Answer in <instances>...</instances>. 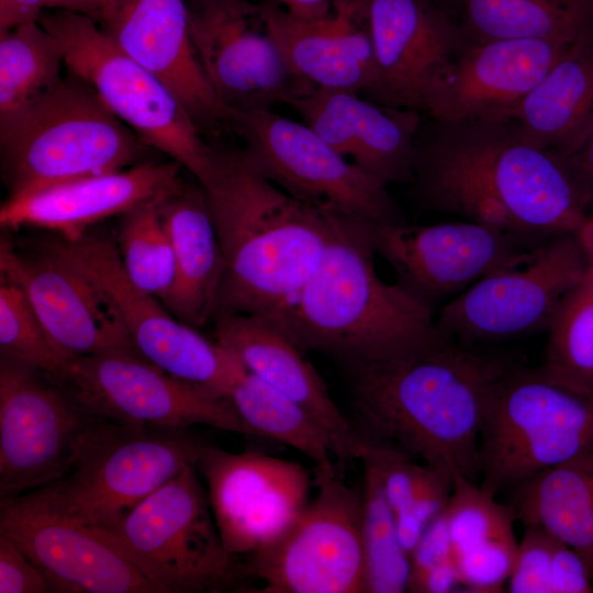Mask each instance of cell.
<instances>
[{"mask_svg": "<svg viewBox=\"0 0 593 593\" xmlns=\"http://www.w3.org/2000/svg\"><path fill=\"white\" fill-rule=\"evenodd\" d=\"M412 183L428 210L500 230L529 248L575 234L590 209L559 154L513 120L423 119Z\"/></svg>", "mask_w": 593, "mask_h": 593, "instance_id": "6da1fadb", "label": "cell"}, {"mask_svg": "<svg viewBox=\"0 0 593 593\" xmlns=\"http://www.w3.org/2000/svg\"><path fill=\"white\" fill-rule=\"evenodd\" d=\"M473 347L449 338L407 359L346 368L359 416L387 445L473 480L485 410L511 365Z\"/></svg>", "mask_w": 593, "mask_h": 593, "instance_id": "7a4b0ae2", "label": "cell"}, {"mask_svg": "<svg viewBox=\"0 0 593 593\" xmlns=\"http://www.w3.org/2000/svg\"><path fill=\"white\" fill-rule=\"evenodd\" d=\"M370 225L332 212L320 265L275 317L306 351L327 355L345 368L407 359L450 338L439 329L434 310L379 277Z\"/></svg>", "mask_w": 593, "mask_h": 593, "instance_id": "3957f363", "label": "cell"}, {"mask_svg": "<svg viewBox=\"0 0 593 593\" xmlns=\"http://www.w3.org/2000/svg\"><path fill=\"white\" fill-rule=\"evenodd\" d=\"M203 188L225 259L215 315L279 316L320 265L332 212L288 194L240 149H220L217 171Z\"/></svg>", "mask_w": 593, "mask_h": 593, "instance_id": "277c9868", "label": "cell"}, {"mask_svg": "<svg viewBox=\"0 0 593 593\" xmlns=\"http://www.w3.org/2000/svg\"><path fill=\"white\" fill-rule=\"evenodd\" d=\"M154 149L99 94L67 71L46 92L0 122L8 198L145 163Z\"/></svg>", "mask_w": 593, "mask_h": 593, "instance_id": "5b68a950", "label": "cell"}, {"mask_svg": "<svg viewBox=\"0 0 593 593\" xmlns=\"http://www.w3.org/2000/svg\"><path fill=\"white\" fill-rule=\"evenodd\" d=\"M204 446L186 428L96 417L68 469L19 496L58 516L110 530L187 465L195 463Z\"/></svg>", "mask_w": 593, "mask_h": 593, "instance_id": "8992f818", "label": "cell"}, {"mask_svg": "<svg viewBox=\"0 0 593 593\" xmlns=\"http://www.w3.org/2000/svg\"><path fill=\"white\" fill-rule=\"evenodd\" d=\"M593 451V392L536 369L510 365L483 417L480 486L496 495Z\"/></svg>", "mask_w": 593, "mask_h": 593, "instance_id": "52a82bcc", "label": "cell"}, {"mask_svg": "<svg viewBox=\"0 0 593 593\" xmlns=\"http://www.w3.org/2000/svg\"><path fill=\"white\" fill-rule=\"evenodd\" d=\"M40 24L55 38L68 72L82 79L148 146L205 187L216 174L220 148L206 141L181 102L135 61L91 18L44 12Z\"/></svg>", "mask_w": 593, "mask_h": 593, "instance_id": "ba28073f", "label": "cell"}, {"mask_svg": "<svg viewBox=\"0 0 593 593\" xmlns=\"http://www.w3.org/2000/svg\"><path fill=\"white\" fill-rule=\"evenodd\" d=\"M37 245L87 279L143 358L212 398L228 400L244 366L136 287L124 271L115 243L85 234L76 239L55 235Z\"/></svg>", "mask_w": 593, "mask_h": 593, "instance_id": "9c48e42d", "label": "cell"}, {"mask_svg": "<svg viewBox=\"0 0 593 593\" xmlns=\"http://www.w3.org/2000/svg\"><path fill=\"white\" fill-rule=\"evenodd\" d=\"M159 593L215 592L233 579L195 463L139 502L103 530Z\"/></svg>", "mask_w": 593, "mask_h": 593, "instance_id": "30bf717a", "label": "cell"}, {"mask_svg": "<svg viewBox=\"0 0 593 593\" xmlns=\"http://www.w3.org/2000/svg\"><path fill=\"white\" fill-rule=\"evenodd\" d=\"M240 153L259 175L293 198L371 222H403L388 186L336 152L305 123L271 110L227 113Z\"/></svg>", "mask_w": 593, "mask_h": 593, "instance_id": "8fae6325", "label": "cell"}, {"mask_svg": "<svg viewBox=\"0 0 593 593\" xmlns=\"http://www.w3.org/2000/svg\"><path fill=\"white\" fill-rule=\"evenodd\" d=\"M589 265L575 234L555 237L443 304L436 323L446 336L470 346L548 331Z\"/></svg>", "mask_w": 593, "mask_h": 593, "instance_id": "7c38bea8", "label": "cell"}, {"mask_svg": "<svg viewBox=\"0 0 593 593\" xmlns=\"http://www.w3.org/2000/svg\"><path fill=\"white\" fill-rule=\"evenodd\" d=\"M317 494L272 545L251 555L260 593L367 592L362 493L338 471L315 474Z\"/></svg>", "mask_w": 593, "mask_h": 593, "instance_id": "4fadbf2b", "label": "cell"}, {"mask_svg": "<svg viewBox=\"0 0 593 593\" xmlns=\"http://www.w3.org/2000/svg\"><path fill=\"white\" fill-rule=\"evenodd\" d=\"M48 376L98 418L165 428L205 425L245 433L230 400L212 398L169 376L136 351L72 357Z\"/></svg>", "mask_w": 593, "mask_h": 593, "instance_id": "5bb4252c", "label": "cell"}, {"mask_svg": "<svg viewBox=\"0 0 593 593\" xmlns=\"http://www.w3.org/2000/svg\"><path fill=\"white\" fill-rule=\"evenodd\" d=\"M94 419L47 373L1 355V500L58 479Z\"/></svg>", "mask_w": 593, "mask_h": 593, "instance_id": "9a60e30c", "label": "cell"}, {"mask_svg": "<svg viewBox=\"0 0 593 593\" xmlns=\"http://www.w3.org/2000/svg\"><path fill=\"white\" fill-rule=\"evenodd\" d=\"M188 7L199 59L226 113L290 105L314 89L290 68L266 27L260 3L199 0Z\"/></svg>", "mask_w": 593, "mask_h": 593, "instance_id": "2e32d148", "label": "cell"}, {"mask_svg": "<svg viewBox=\"0 0 593 593\" xmlns=\"http://www.w3.org/2000/svg\"><path fill=\"white\" fill-rule=\"evenodd\" d=\"M370 227L374 250L391 266L396 283L435 312L483 277L523 262L535 249L468 220L371 222Z\"/></svg>", "mask_w": 593, "mask_h": 593, "instance_id": "e0dca14e", "label": "cell"}, {"mask_svg": "<svg viewBox=\"0 0 593 593\" xmlns=\"http://www.w3.org/2000/svg\"><path fill=\"white\" fill-rule=\"evenodd\" d=\"M195 467L224 549L254 555L277 541L307 505L310 477L298 462L204 446Z\"/></svg>", "mask_w": 593, "mask_h": 593, "instance_id": "ac0fdd59", "label": "cell"}, {"mask_svg": "<svg viewBox=\"0 0 593 593\" xmlns=\"http://www.w3.org/2000/svg\"><path fill=\"white\" fill-rule=\"evenodd\" d=\"M372 44L376 76L365 98L425 114L427 93L467 40L432 0H351Z\"/></svg>", "mask_w": 593, "mask_h": 593, "instance_id": "d6986e66", "label": "cell"}, {"mask_svg": "<svg viewBox=\"0 0 593 593\" xmlns=\"http://www.w3.org/2000/svg\"><path fill=\"white\" fill-rule=\"evenodd\" d=\"M0 534L37 566L52 592L159 593L103 530L21 496L1 500Z\"/></svg>", "mask_w": 593, "mask_h": 593, "instance_id": "ffe728a7", "label": "cell"}, {"mask_svg": "<svg viewBox=\"0 0 593 593\" xmlns=\"http://www.w3.org/2000/svg\"><path fill=\"white\" fill-rule=\"evenodd\" d=\"M570 44L541 40L467 41L433 82L425 114L451 122L511 120Z\"/></svg>", "mask_w": 593, "mask_h": 593, "instance_id": "44dd1931", "label": "cell"}, {"mask_svg": "<svg viewBox=\"0 0 593 593\" xmlns=\"http://www.w3.org/2000/svg\"><path fill=\"white\" fill-rule=\"evenodd\" d=\"M100 26L181 102L206 137L228 127L192 41L188 0H118Z\"/></svg>", "mask_w": 593, "mask_h": 593, "instance_id": "7402d4cb", "label": "cell"}, {"mask_svg": "<svg viewBox=\"0 0 593 593\" xmlns=\"http://www.w3.org/2000/svg\"><path fill=\"white\" fill-rule=\"evenodd\" d=\"M36 246L35 253L22 254L2 239L0 272L24 290L66 359L136 351L124 328L87 279L61 258Z\"/></svg>", "mask_w": 593, "mask_h": 593, "instance_id": "603a6c76", "label": "cell"}, {"mask_svg": "<svg viewBox=\"0 0 593 593\" xmlns=\"http://www.w3.org/2000/svg\"><path fill=\"white\" fill-rule=\"evenodd\" d=\"M215 342L246 370L303 407L322 427L335 458L360 460L367 439L351 427L305 356V349L275 317L223 313L212 320Z\"/></svg>", "mask_w": 593, "mask_h": 593, "instance_id": "cb8c5ba5", "label": "cell"}, {"mask_svg": "<svg viewBox=\"0 0 593 593\" xmlns=\"http://www.w3.org/2000/svg\"><path fill=\"white\" fill-rule=\"evenodd\" d=\"M290 107L336 152L384 184L412 182L419 111L334 89H313Z\"/></svg>", "mask_w": 593, "mask_h": 593, "instance_id": "d4e9b609", "label": "cell"}, {"mask_svg": "<svg viewBox=\"0 0 593 593\" xmlns=\"http://www.w3.org/2000/svg\"><path fill=\"white\" fill-rule=\"evenodd\" d=\"M182 169L172 159L145 161L5 199L0 208V225L12 231L41 228L76 239L105 219L163 197L182 179Z\"/></svg>", "mask_w": 593, "mask_h": 593, "instance_id": "484cf974", "label": "cell"}, {"mask_svg": "<svg viewBox=\"0 0 593 593\" xmlns=\"http://www.w3.org/2000/svg\"><path fill=\"white\" fill-rule=\"evenodd\" d=\"M266 27L292 71L314 89L365 96L376 76L368 31L351 1L321 19H301L273 1L260 2Z\"/></svg>", "mask_w": 593, "mask_h": 593, "instance_id": "4316f807", "label": "cell"}, {"mask_svg": "<svg viewBox=\"0 0 593 593\" xmlns=\"http://www.w3.org/2000/svg\"><path fill=\"white\" fill-rule=\"evenodd\" d=\"M175 256V281L164 301L180 322L199 328L213 320L225 259L204 188L180 181L159 199Z\"/></svg>", "mask_w": 593, "mask_h": 593, "instance_id": "83f0119b", "label": "cell"}, {"mask_svg": "<svg viewBox=\"0 0 593 593\" xmlns=\"http://www.w3.org/2000/svg\"><path fill=\"white\" fill-rule=\"evenodd\" d=\"M511 120L533 144L560 156L573 153L593 128V43L570 44Z\"/></svg>", "mask_w": 593, "mask_h": 593, "instance_id": "f1b7e54d", "label": "cell"}, {"mask_svg": "<svg viewBox=\"0 0 593 593\" xmlns=\"http://www.w3.org/2000/svg\"><path fill=\"white\" fill-rule=\"evenodd\" d=\"M524 526H538L572 548L593 577V451L544 470L513 488Z\"/></svg>", "mask_w": 593, "mask_h": 593, "instance_id": "f546056e", "label": "cell"}, {"mask_svg": "<svg viewBox=\"0 0 593 593\" xmlns=\"http://www.w3.org/2000/svg\"><path fill=\"white\" fill-rule=\"evenodd\" d=\"M467 41L593 43V0H457Z\"/></svg>", "mask_w": 593, "mask_h": 593, "instance_id": "4dcf8cb0", "label": "cell"}, {"mask_svg": "<svg viewBox=\"0 0 593 593\" xmlns=\"http://www.w3.org/2000/svg\"><path fill=\"white\" fill-rule=\"evenodd\" d=\"M244 432L288 445L314 462L315 474L337 471L326 433L299 404L245 369L228 396Z\"/></svg>", "mask_w": 593, "mask_h": 593, "instance_id": "1f68e13d", "label": "cell"}, {"mask_svg": "<svg viewBox=\"0 0 593 593\" xmlns=\"http://www.w3.org/2000/svg\"><path fill=\"white\" fill-rule=\"evenodd\" d=\"M63 65L57 42L40 22L0 32V122L58 82Z\"/></svg>", "mask_w": 593, "mask_h": 593, "instance_id": "d6a6232c", "label": "cell"}, {"mask_svg": "<svg viewBox=\"0 0 593 593\" xmlns=\"http://www.w3.org/2000/svg\"><path fill=\"white\" fill-rule=\"evenodd\" d=\"M540 368L572 387L593 392V266L566 294L548 328Z\"/></svg>", "mask_w": 593, "mask_h": 593, "instance_id": "836d02e7", "label": "cell"}, {"mask_svg": "<svg viewBox=\"0 0 593 593\" xmlns=\"http://www.w3.org/2000/svg\"><path fill=\"white\" fill-rule=\"evenodd\" d=\"M363 466L362 542L367 593L407 591L411 562L399 540L395 515L384 495L379 472L368 458Z\"/></svg>", "mask_w": 593, "mask_h": 593, "instance_id": "e575fe53", "label": "cell"}, {"mask_svg": "<svg viewBox=\"0 0 593 593\" xmlns=\"http://www.w3.org/2000/svg\"><path fill=\"white\" fill-rule=\"evenodd\" d=\"M160 198L121 215L116 247L130 280L164 303L175 281V256Z\"/></svg>", "mask_w": 593, "mask_h": 593, "instance_id": "d590c367", "label": "cell"}, {"mask_svg": "<svg viewBox=\"0 0 593 593\" xmlns=\"http://www.w3.org/2000/svg\"><path fill=\"white\" fill-rule=\"evenodd\" d=\"M1 355L45 373L57 371L67 360L54 344L24 290L0 272Z\"/></svg>", "mask_w": 593, "mask_h": 593, "instance_id": "8d00e7d4", "label": "cell"}, {"mask_svg": "<svg viewBox=\"0 0 593 593\" xmlns=\"http://www.w3.org/2000/svg\"><path fill=\"white\" fill-rule=\"evenodd\" d=\"M455 555L494 538L512 536L517 521L512 506L499 503L473 480L454 477L445 510Z\"/></svg>", "mask_w": 593, "mask_h": 593, "instance_id": "74e56055", "label": "cell"}, {"mask_svg": "<svg viewBox=\"0 0 593 593\" xmlns=\"http://www.w3.org/2000/svg\"><path fill=\"white\" fill-rule=\"evenodd\" d=\"M518 541L515 535L494 538L455 555L461 585L469 592H502L511 575Z\"/></svg>", "mask_w": 593, "mask_h": 593, "instance_id": "f35d334b", "label": "cell"}, {"mask_svg": "<svg viewBox=\"0 0 593 593\" xmlns=\"http://www.w3.org/2000/svg\"><path fill=\"white\" fill-rule=\"evenodd\" d=\"M452 486L451 475L429 467L412 500L395 514L399 540L409 556L427 527L446 510Z\"/></svg>", "mask_w": 593, "mask_h": 593, "instance_id": "ab89813d", "label": "cell"}, {"mask_svg": "<svg viewBox=\"0 0 593 593\" xmlns=\"http://www.w3.org/2000/svg\"><path fill=\"white\" fill-rule=\"evenodd\" d=\"M507 589L511 593H551L552 559L560 540L538 526H524Z\"/></svg>", "mask_w": 593, "mask_h": 593, "instance_id": "60d3db41", "label": "cell"}, {"mask_svg": "<svg viewBox=\"0 0 593 593\" xmlns=\"http://www.w3.org/2000/svg\"><path fill=\"white\" fill-rule=\"evenodd\" d=\"M363 457L377 468L394 515L409 504L429 469L426 465L414 463L410 456L390 445L371 440L367 441Z\"/></svg>", "mask_w": 593, "mask_h": 593, "instance_id": "b9f144b4", "label": "cell"}, {"mask_svg": "<svg viewBox=\"0 0 593 593\" xmlns=\"http://www.w3.org/2000/svg\"><path fill=\"white\" fill-rule=\"evenodd\" d=\"M52 592L37 566L9 537L0 534V593Z\"/></svg>", "mask_w": 593, "mask_h": 593, "instance_id": "7bdbcfd3", "label": "cell"}, {"mask_svg": "<svg viewBox=\"0 0 593 593\" xmlns=\"http://www.w3.org/2000/svg\"><path fill=\"white\" fill-rule=\"evenodd\" d=\"M455 557L445 511L424 532L410 555L407 591L430 569Z\"/></svg>", "mask_w": 593, "mask_h": 593, "instance_id": "ee69618b", "label": "cell"}, {"mask_svg": "<svg viewBox=\"0 0 593 593\" xmlns=\"http://www.w3.org/2000/svg\"><path fill=\"white\" fill-rule=\"evenodd\" d=\"M591 578L592 574L579 553L560 541L552 559L551 593L592 592Z\"/></svg>", "mask_w": 593, "mask_h": 593, "instance_id": "f6af8a7d", "label": "cell"}, {"mask_svg": "<svg viewBox=\"0 0 593 593\" xmlns=\"http://www.w3.org/2000/svg\"><path fill=\"white\" fill-rule=\"evenodd\" d=\"M562 158L582 191L591 213L593 209V128L573 153Z\"/></svg>", "mask_w": 593, "mask_h": 593, "instance_id": "bcb514c9", "label": "cell"}, {"mask_svg": "<svg viewBox=\"0 0 593 593\" xmlns=\"http://www.w3.org/2000/svg\"><path fill=\"white\" fill-rule=\"evenodd\" d=\"M461 585L460 574L452 557L427 571L410 592L415 593H447L455 592Z\"/></svg>", "mask_w": 593, "mask_h": 593, "instance_id": "7dc6e473", "label": "cell"}, {"mask_svg": "<svg viewBox=\"0 0 593 593\" xmlns=\"http://www.w3.org/2000/svg\"><path fill=\"white\" fill-rule=\"evenodd\" d=\"M46 0H0V32L14 26L38 22Z\"/></svg>", "mask_w": 593, "mask_h": 593, "instance_id": "c3c4849f", "label": "cell"}, {"mask_svg": "<svg viewBox=\"0 0 593 593\" xmlns=\"http://www.w3.org/2000/svg\"><path fill=\"white\" fill-rule=\"evenodd\" d=\"M116 5L118 0H46V9L83 14L94 20L99 25L112 16Z\"/></svg>", "mask_w": 593, "mask_h": 593, "instance_id": "681fc988", "label": "cell"}, {"mask_svg": "<svg viewBox=\"0 0 593 593\" xmlns=\"http://www.w3.org/2000/svg\"><path fill=\"white\" fill-rule=\"evenodd\" d=\"M278 3L290 14L301 19H321L332 14L333 0H270Z\"/></svg>", "mask_w": 593, "mask_h": 593, "instance_id": "f907efd6", "label": "cell"}, {"mask_svg": "<svg viewBox=\"0 0 593 593\" xmlns=\"http://www.w3.org/2000/svg\"><path fill=\"white\" fill-rule=\"evenodd\" d=\"M575 236L589 260L593 266V212L589 213L582 225L575 232Z\"/></svg>", "mask_w": 593, "mask_h": 593, "instance_id": "816d5d0a", "label": "cell"}, {"mask_svg": "<svg viewBox=\"0 0 593 593\" xmlns=\"http://www.w3.org/2000/svg\"><path fill=\"white\" fill-rule=\"evenodd\" d=\"M456 21L457 0H432Z\"/></svg>", "mask_w": 593, "mask_h": 593, "instance_id": "f5cc1de1", "label": "cell"}, {"mask_svg": "<svg viewBox=\"0 0 593 593\" xmlns=\"http://www.w3.org/2000/svg\"><path fill=\"white\" fill-rule=\"evenodd\" d=\"M333 1H334V10L337 11L346 7L351 0H333Z\"/></svg>", "mask_w": 593, "mask_h": 593, "instance_id": "db71d44e", "label": "cell"}, {"mask_svg": "<svg viewBox=\"0 0 593 593\" xmlns=\"http://www.w3.org/2000/svg\"><path fill=\"white\" fill-rule=\"evenodd\" d=\"M188 1H199V0H188Z\"/></svg>", "mask_w": 593, "mask_h": 593, "instance_id": "11a10c76", "label": "cell"}]
</instances>
